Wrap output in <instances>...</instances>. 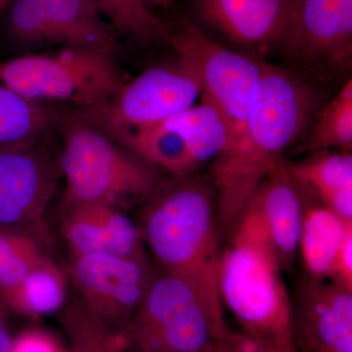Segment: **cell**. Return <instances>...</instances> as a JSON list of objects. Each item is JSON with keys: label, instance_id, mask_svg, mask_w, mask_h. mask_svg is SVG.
Wrapping results in <instances>:
<instances>
[{"label": "cell", "instance_id": "8", "mask_svg": "<svg viewBox=\"0 0 352 352\" xmlns=\"http://www.w3.org/2000/svg\"><path fill=\"white\" fill-rule=\"evenodd\" d=\"M200 94L195 73L177 59L175 64L147 69L124 83L105 105L75 113L111 136L164 122L194 105Z\"/></svg>", "mask_w": 352, "mask_h": 352}, {"label": "cell", "instance_id": "17", "mask_svg": "<svg viewBox=\"0 0 352 352\" xmlns=\"http://www.w3.org/2000/svg\"><path fill=\"white\" fill-rule=\"evenodd\" d=\"M289 170L310 200L352 220L351 151L315 152L314 156L289 164Z\"/></svg>", "mask_w": 352, "mask_h": 352}, {"label": "cell", "instance_id": "13", "mask_svg": "<svg viewBox=\"0 0 352 352\" xmlns=\"http://www.w3.org/2000/svg\"><path fill=\"white\" fill-rule=\"evenodd\" d=\"M293 326L300 352H352V289L308 279L293 309Z\"/></svg>", "mask_w": 352, "mask_h": 352}, {"label": "cell", "instance_id": "16", "mask_svg": "<svg viewBox=\"0 0 352 352\" xmlns=\"http://www.w3.org/2000/svg\"><path fill=\"white\" fill-rule=\"evenodd\" d=\"M289 53L342 72L352 58V0H302Z\"/></svg>", "mask_w": 352, "mask_h": 352}, {"label": "cell", "instance_id": "23", "mask_svg": "<svg viewBox=\"0 0 352 352\" xmlns=\"http://www.w3.org/2000/svg\"><path fill=\"white\" fill-rule=\"evenodd\" d=\"M50 122V113L41 102L0 85V148L36 142Z\"/></svg>", "mask_w": 352, "mask_h": 352}, {"label": "cell", "instance_id": "31", "mask_svg": "<svg viewBox=\"0 0 352 352\" xmlns=\"http://www.w3.org/2000/svg\"><path fill=\"white\" fill-rule=\"evenodd\" d=\"M141 4L145 7L154 6L162 7V8H168L175 3V0H138Z\"/></svg>", "mask_w": 352, "mask_h": 352}, {"label": "cell", "instance_id": "15", "mask_svg": "<svg viewBox=\"0 0 352 352\" xmlns=\"http://www.w3.org/2000/svg\"><path fill=\"white\" fill-rule=\"evenodd\" d=\"M305 204L307 196L284 159L266 176L243 214L261 229L283 272L292 270L298 254Z\"/></svg>", "mask_w": 352, "mask_h": 352}, {"label": "cell", "instance_id": "20", "mask_svg": "<svg viewBox=\"0 0 352 352\" xmlns=\"http://www.w3.org/2000/svg\"><path fill=\"white\" fill-rule=\"evenodd\" d=\"M4 308L31 319L61 311L67 300V277L54 259H45L13 286L0 289Z\"/></svg>", "mask_w": 352, "mask_h": 352}, {"label": "cell", "instance_id": "30", "mask_svg": "<svg viewBox=\"0 0 352 352\" xmlns=\"http://www.w3.org/2000/svg\"><path fill=\"white\" fill-rule=\"evenodd\" d=\"M6 310L0 308V352H11L13 344V338L8 332L4 321Z\"/></svg>", "mask_w": 352, "mask_h": 352}, {"label": "cell", "instance_id": "18", "mask_svg": "<svg viewBox=\"0 0 352 352\" xmlns=\"http://www.w3.org/2000/svg\"><path fill=\"white\" fill-rule=\"evenodd\" d=\"M351 232L352 220L342 219L330 208L307 198L298 254L308 279H330L340 247Z\"/></svg>", "mask_w": 352, "mask_h": 352}, {"label": "cell", "instance_id": "32", "mask_svg": "<svg viewBox=\"0 0 352 352\" xmlns=\"http://www.w3.org/2000/svg\"><path fill=\"white\" fill-rule=\"evenodd\" d=\"M65 352H85V351H80V349H75V347H73V349H69V351H68V349H66V351H65Z\"/></svg>", "mask_w": 352, "mask_h": 352}, {"label": "cell", "instance_id": "3", "mask_svg": "<svg viewBox=\"0 0 352 352\" xmlns=\"http://www.w3.org/2000/svg\"><path fill=\"white\" fill-rule=\"evenodd\" d=\"M283 271L263 231L243 217L221 252L219 293L223 307L252 339L293 349V309Z\"/></svg>", "mask_w": 352, "mask_h": 352}, {"label": "cell", "instance_id": "12", "mask_svg": "<svg viewBox=\"0 0 352 352\" xmlns=\"http://www.w3.org/2000/svg\"><path fill=\"white\" fill-rule=\"evenodd\" d=\"M56 187L55 164L38 141L0 148V226L41 224Z\"/></svg>", "mask_w": 352, "mask_h": 352}, {"label": "cell", "instance_id": "9", "mask_svg": "<svg viewBox=\"0 0 352 352\" xmlns=\"http://www.w3.org/2000/svg\"><path fill=\"white\" fill-rule=\"evenodd\" d=\"M153 273L147 258L69 252L67 276L95 318L126 333Z\"/></svg>", "mask_w": 352, "mask_h": 352}, {"label": "cell", "instance_id": "2", "mask_svg": "<svg viewBox=\"0 0 352 352\" xmlns=\"http://www.w3.org/2000/svg\"><path fill=\"white\" fill-rule=\"evenodd\" d=\"M139 228L162 270L188 284L224 321L221 235L212 187L193 175L160 182L146 200Z\"/></svg>", "mask_w": 352, "mask_h": 352}, {"label": "cell", "instance_id": "10", "mask_svg": "<svg viewBox=\"0 0 352 352\" xmlns=\"http://www.w3.org/2000/svg\"><path fill=\"white\" fill-rule=\"evenodd\" d=\"M11 38L25 45L117 50L113 28L87 0H15L8 16Z\"/></svg>", "mask_w": 352, "mask_h": 352}, {"label": "cell", "instance_id": "29", "mask_svg": "<svg viewBox=\"0 0 352 352\" xmlns=\"http://www.w3.org/2000/svg\"><path fill=\"white\" fill-rule=\"evenodd\" d=\"M329 280L352 289V232L346 236L340 247Z\"/></svg>", "mask_w": 352, "mask_h": 352}, {"label": "cell", "instance_id": "33", "mask_svg": "<svg viewBox=\"0 0 352 352\" xmlns=\"http://www.w3.org/2000/svg\"><path fill=\"white\" fill-rule=\"evenodd\" d=\"M0 308H1V309L6 310V308H4L3 305H2L1 300H0Z\"/></svg>", "mask_w": 352, "mask_h": 352}, {"label": "cell", "instance_id": "1", "mask_svg": "<svg viewBox=\"0 0 352 352\" xmlns=\"http://www.w3.org/2000/svg\"><path fill=\"white\" fill-rule=\"evenodd\" d=\"M317 103L316 92L305 80L264 62L244 134L214 160V192L221 237H232L261 183L305 131Z\"/></svg>", "mask_w": 352, "mask_h": 352}, {"label": "cell", "instance_id": "24", "mask_svg": "<svg viewBox=\"0 0 352 352\" xmlns=\"http://www.w3.org/2000/svg\"><path fill=\"white\" fill-rule=\"evenodd\" d=\"M61 322L75 349L85 352H127L126 333L115 332L88 311L80 300L65 305Z\"/></svg>", "mask_w": 352, "mask_h": 352}, {"label": "cell", "instance_id": "28", "mask_svg": "<svg viewBox=\"0 0 352 352\" xmlns=\"http://www.w3.org/2000/svg\"><path fill=\"white\" fill-rule=\"evenodd\" d=\"M214 352H300L296 347L286 349L261 342L245 335L227 330L217 342Z\"/></svg>", "mask_w": 352, "mask_h": 352}, {"label": "cell", "instance_id": "26", "mask_svg": "<svg viewBox=\"0 0 352 352\" xmlns=\"http://www.w3.org/2000/svg\"><path fill=\"white\" fill-rule=\"evenodd\" d=\"M351 151L352 148V80L336 95L319 115L308 139L307 149Z\"/></svg>", "mask_w": 352, "mask_h": 352}, {"label": "cell", "instance_id": "27", "mask_svg": "<svg viewBox=\"0 0 352 352\" xmlns=\"http://www.w3.org/2000/svg\"><path fill=\"white\" fill-rule=\"evenodd\" d=\"M54 335L41 328H28L13 338L11 352H65Z\"/></svg>", "mask_w": 352, "mask_h": 352}, {"label": "cell", "instance_id": "4", "mask_svg": "<svg viewBox=\"0 0 352 352\" xmlns=\"http://www.w3.org/2000/svg\"><path fill=\"white\" fill-rule=\"evenodd\" d=\"M61 124L64 148L59 166L67 182L64 198L122 208L151 195L160 183L156 168L75 113L63 116Z\"/></svg>", "mask_w": 352, "mask_h": 352}, {"label": "cell", "instance_id": "11", "mask_svg": "<svg viewBox=\"0 0 352 352\" xmlns=\"http://www.w3.org/2000/svg\"><path fill=\"white\" fill-rule=\"evenodd\" d=\"M302 0H194L201 24L231 43L252 50L294 43Z\"/></svg>", "mask_w": 352, "mask_h": 352}, {"label": "cell", "instance_id": "14", "mask_svg": "<svg viewBox=\"0 0 352 352\" xmlns=\"http://www.w3.org/2000/svg\"><path fill=\"white\" fill-rule=\"evenodd\" d=\"M59 223L69 252L147 258L140 228L116 206L63 197Z\"/></svg>", "mask_w": 352, "mask_h": 352}, {"label": "cell", "instance_id": "7", "mask_svg": "<svg viewBox=\"0 0 352 352\" xmlns=\"http://www.w3.org/2000/svg\"><path fill=\"white\" fill-rule=\"evenodd\" d=\"M177 59L195 73L200 98L220 113L228 141L223 150L242 138L258 94L264 61L224 47L200 28L183 20L168 36Z\"/></svg>", "mask_w": 352, "mask_h": 352}, {"label": "cell", "instance_id": "22", "mask_svg": "<svg viewBox=\"0 0 352 352\" xmlns=\"http://www.w3.org/2000/svg\"><path fill=\"white\" fill-rule=\"evenodd\" d=\"M0 226V289L18 283L32 270L51 258L36 227Z\"/></svg>", "mask_w": 352, "mask_h": 352}, {"label": "cell", "instance_id": "19", "mask_svg": "<svg viewBox=\"0 0 352 352\" xmlns=\"http://www.w3.org/2000/svg\"><path fill=\"white\" fill-rule=\"evenodd\" d=\"M110 138L153 168L166 170L171 177L193 175L200 166L182 135L164 122L119 131Z\"/></svg>", "mask_w": 352, "mask_h": 352}, {"label": "cell", "instance_id": "25", "mask_svg": "<svg viewBox=\"0 0 352 352\" xmlns=\"http://www.w3.org/2000/svg\"><path fill=\"white\" fill-rule=\"evenodd\" d=\"M103 19L120 32L140 41L168 38L170 30L138 0H87Z\"/></svg>", "mask_w": 352, "mask_h": 352}, {"label": "cell", "instance_id": "21", "mask_svg": "<svg viewBox=\"0 0 352 352\" xmlns=\"http://www.w3.org/2000/svg\"><path fill=\"white\" fill-rule=\"evenodd\" d=\"M182 135L199 164L215 160L228 141V129L220 113L201 102L164 120Z\"/></svg>", "mask_w": 352, "mask_h": 352}, {"label": "cell", "instance_id": "5", "mask_svg": "<svg viewBox=\"0 0 352 352\" xmlns=\"http://www.w3.org/2000/svg\"><path fill=\"white\" fill-rule=\"evenodd\" d=\"M124 83L115 53L96 48L65 47L0 62L1 87L30 100L69 102L80 110L105 105Z\"/></svg>", "mask_w": 352, "mask_h": 352}, {"label": "cell", "instance_id": "6", "mask_svg": "<svg viewBox=\"0 0 352 352\" xmlns=\"http://www.w3.org/2000/svg\"><path fill=\"white\" fill-rule=\"evenodd\" d=\"M228 330L188 284L153 273L126 331L141 352H214Z\"/></svg>", "mask_w": 352, "mask_h": 352}]
</instances>
